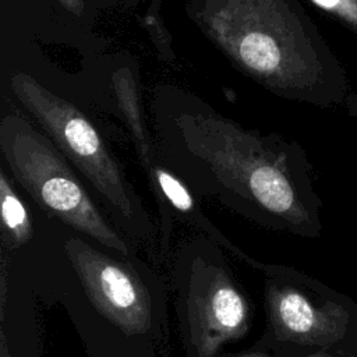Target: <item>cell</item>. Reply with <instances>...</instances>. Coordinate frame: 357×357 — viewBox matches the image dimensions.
<instances>
[{
    "instance_id": "3957f363",
    "label": "cell",
    "mask_w": 357,
    "mask_h": 357,
    "mask_svg": "<svg viewBox=\"0 0 357 357\" xmlns=\"http://www.w3.org/2000/svg\"><path fill=\"white\" fill-rule=\"evenodd\" d=\"M1 145L14 178L38 205L102 245L128 254L124 238L105 219L66 160L43 138L26 128L8 127Z\"/></svg>"
},
{
    "instance_id": "5b68a950",
    "label": "cell",
    "mask_w": 357,
    "mask_h": 357,
    "mask_svg": "<svg viewBox=\"0 0 357 357\" xmlns=\"http://www.w3.org/2000/svg\"><path fill=\"white\" fill-rule=\"evenodd\" d=\"M66 254L93 307L128 336L153 328V304L141 276L128 262L98 251L82 238L71 237Z\"/></svg>"
},
{
    "instance_id": "8992f818",
    "label": "cell",
    "mask_w": 357,
    "mask_h": 357,
    "mask_svg": "<svg viewBox=\"0 0 357 357\" xmlns=\"http://www.w3.org/2000/svg\"><path fill=\"white\" fill-rule=\"evenodd\" d=\"M144 166L146 169L149 184L160 205L163 220L169 219L174 212L184 223L201 230L205 236L215 240L243 262L258 271L262 268V262L252 259L231 241H229V238L204 215L201 206H198L194 198V192L176 173L162 165L155 163L152 159Z\"/></svg>"
},
{
    "instance_id": "9c48e42d",
    "label": "cell",
    "mask_w": 357,
    "mask_h": 357,
    "mask_svg": "<svg viewBox=\"0 0 357 357\" xmlns=\"http://www.w3.org/2000/svg\"><path fill=\"white\" fill-rule=\"evenodd\" d=\"M321 8L335 14L357 29V0H312Z\"/></svg>"
},
{
    "instance_id": "6da1fadb",
    "label": "cell",
    "mask_w": 357,
    "mask_h": 357,
    "mask_svg": "<svg viewBox=\"0 0 357 357\" xmlns=\"http://www.w3.org/2000/svg\"><path fill=\"white\" fill-rule=\"evenodd\" d=\"M177 176L199 197L268 230L314 237L319 201L300 160L238 131L202 126L184 134Z\"/></svg>"
},
{
    "instance_id": "8fae6325",
    "label": "cell",
    "mask_w": 357,
    "mask_h": 357,
    "mask_svg": "<svg viewBox=\"0 0 357 357\" xmlns=\"http://www.w3.org/2000/svg\"><path fill=\"white\" fill-rule=\"evenodd\" d=\"M0 357H13L10 350H8V346H7V342H6V336H4L3 332L0 335Z\"/></svg>"
},
{
    "instance_id": "277c9868",
    "label": "cell",
    "mask_w": 357,
    "mask_h": 357,
    "mask_svg": "<svg viewBox=\"0 0 357 357\" xmlns=\"http://www.w3.org/2000/svg\"><path fill=\"white\" fill-rule=\"evenodd\" d=\"M266 331L275 342L290 347L325 349L350 332V303L321 283L283 265L264 264Z\"/></svg>"
},
{
    "instance_id": "ba28073f",
    "label": "cell",
    "mask_w": 357,
    "mask_h": 357,
    "mask_svg": "<svg viewBox=\"0 0 357 357\" xmlns=\"http://www.w3.org/2000/svg\"><path fill=\"white\" fill-rule=\"evenodd\" d=\"M243 61L261 73L275 71L282 61V52L272 36L265 33H250L240 45Z\"/></svg>"
},
{
    "instance_id": "7a4b0ae2",
    "label": "cell",
    "mask_w": 357,
    "mask_h": 357,
    "mask_svg": "<svg viewBox=\"0 0 357 357\" xmlns=\"http://www.w3.org/2000/svg\"><path fill=\"white\" fill-rule=\"evenodd\" d=\"M222 248L204 236L177 257L176 310L185 357H216L250 332L252 308Z\"/></svg>"
},
{
    "instance_id": "7c38bea8",
    "label": "cell",
    "mask_w": 357,
    "mask_h": 357,
    "mask_svg": "<svg viewBox=\"0 0 357 357\" xmlns=\"http://www.w3.org/2000/svg\"><path fill=\"white\" fill-rule=\"evenodd\" d=\"M303 357H331V356L325 349H312V353H308Z\"/></svg>"
},
{
    "instance_id": "30bf717a",
    "label": "cell",
    "mask_w": 357,
    "mask_h": 357,
    "mask_svg": "<svg viewBox=\"0 0 357 357\" xmlns=\"http://www.w3.org/2000/svg\"><path fill=\"white\" fill-rule=\"evenodd\" d=\"M287 347L289 346L275 342L268 333H264L262 337L258 340V343L251 346L244 353H240L231 357H280L283 351L287 350Z\"/></svg>"
},
{
    "instance_id": "52a82bcc",
    "label": "cell",
    "mask_w": 357,
    "mask_h": 357,
    "mask_svg": "<svg viewBox=\"0 0 357 357\" xmlns=\"http://www.w3.org/2000/svg\"><path fill=\"white\" fill-rule=\"evenodd\" d=\"M0 199H1V227L10 245L21 247L32 237V223L25 208L6 173L0 170Z\"/></svg>"
}]
</instances>
